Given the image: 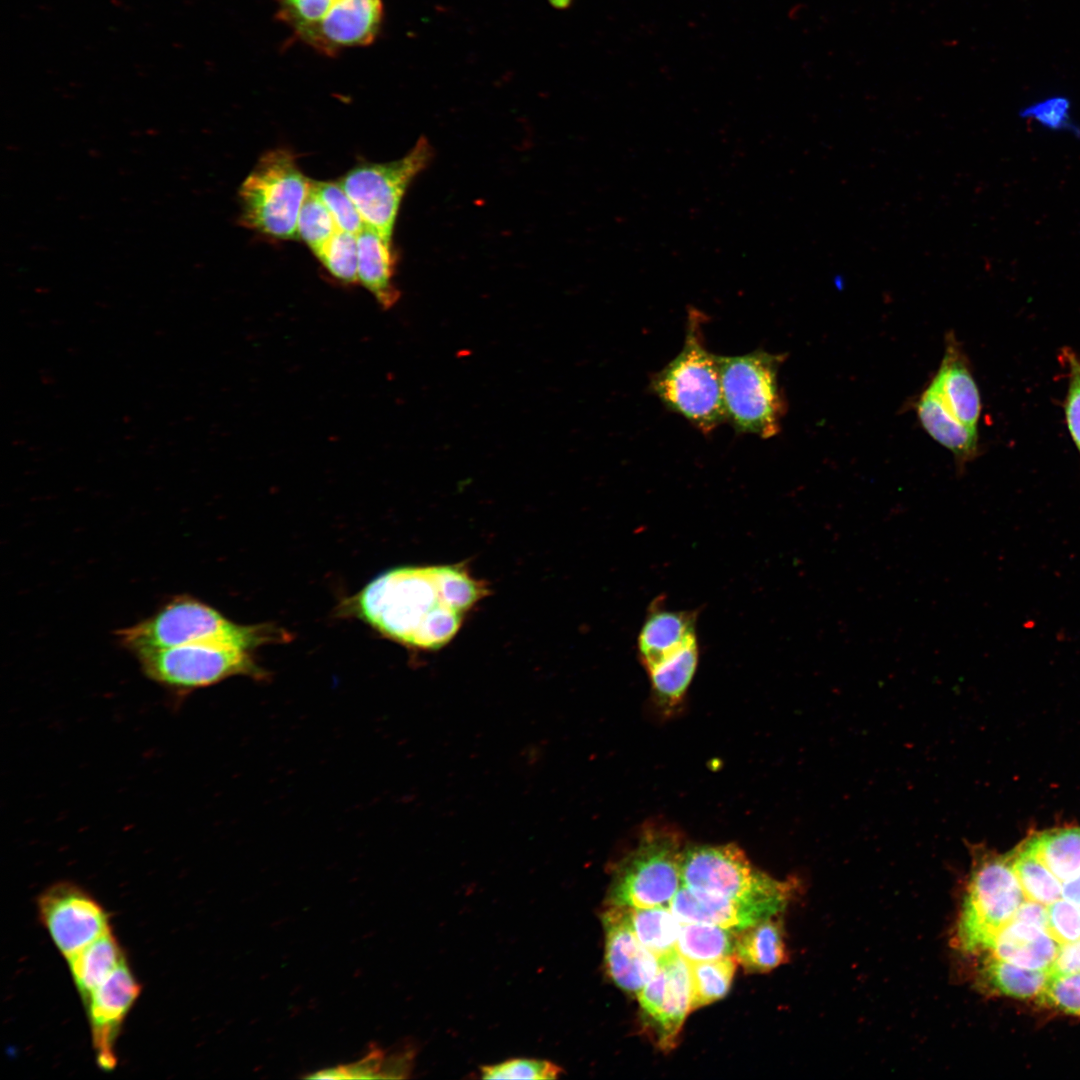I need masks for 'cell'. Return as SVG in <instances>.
<instances>
[{
    "mask_svg": "<svg viewBox=\"0 0 1080 1080\" xmlns=\"http://www.w3.org/2000/svg\"><path fill=\"white\" fill-rule=\"evenodd\" d=\"M487 592L464 565L402 567L370 582L357 598V609L390 638L434 650L456 635Z\"/></svg>",
    "mask_w": 1080,
    "mask_h": 1080,
    "instance_id": "cell-1",
    "label": "cell"
},
{
    "mask_svg": "<svg viewBox=\"0 0 1080 1080\" xmlns=\"http://www.w3.org/2000/svg\"><path fill=\"white\" fill-rule=\"evenodd\" d=\"M705 314L689 308L685 340L680 352L650 380V390L663 405L703 434L727 421L719 355L704 342Z\"/></svg>",
    "mask_w": 1080,
    "mask_h": 1080,
    "instance_id": "cell-2",
    "label": "cell"
},
{
    "mask_svg": "<svg viewBox=\"0 0 1080 1080\" xmlns=\"http://www.w3.org/2000/svg\"><path fill=\"white\" fill-rule=\"evenodd\" d=\"M265 626L233 623L214 608L188 595H178L153 615L115 632L133 654L193 643H223L248 650L273 639Z\"/></svg>",
    "mask_w": 1080,
    "mask_h": 1080,
    "instance_id": "cell-3",
    "label": "cell"
},
{
    "mask_svg": "<svg viewBox=\"0 0 1080 1080\" xmlns=\"http://www.w3.org/2000/svg\"><path fill=\"white\" fill-rule=\"evenodd\" d=\"M972 867L954 943L965 953L988 951L1026 899L1009 855L972 847Z\"/></svg>",
    "mask_w": 1080,
    "mask_h": 1080,
    "instance_id": "cell-4",
    "label": "cell"
},
{
    "mask_svg": "<svg viewBox=\"0 0 1080 1080\" xmlns=\"http://www.w3.org/2000/svg\"><path fill=\"white\" fill-rule=\"evenodd\" d=\"M311 181L288 149L264 153L240 186V224L274 239H297Z\"/></svg>",
    "mask_w": 1080,
    "mask_h": 1080,
    "instance_id": "cell-5",
    "label": "cell"
},
{
    "mask_svg": "<svg viewBox=\"0 0 1080 1080\" xmlns=\"http://www.w3.org/2000/svg\"><path fill=\"white\" fill-rule=\"evenodd\" d=\"M784 358L762 349L719 356L727 421L736 432L767 439L780 431L786 405L778 372Z\"/></svg>",
    "mask_w": 1080,
    "mask_h": 1080,
    "instance_id": "cell-6",
    "label": "cell"
},
{
    "mask_svg": "<svg viewBox=\"0 0 1080 1080\" xmlns=\"http://www.w3.org/2000/svg\"><path fill=\"white\" fill-rule=\"evenodd\" d=\"M683 852L676 833L657 828L645 831L635 849L617 865L607 906H669L682 886Z\"/></svg>",
    "mask_w": 1080,
    "mask_h": 1080,
    "instance_id": "cell-7",
    "label": "cell"
},
{
    "mask_svg": "<svg viewBox=\"0 0 1080 1080\" xmlns=\"http://www.w3.org/2000/svg\"><path fill=\"white\" fill-rule=\"evenodd\" d=\"M432 156V146L422 136L402 158L384 163H359L338 181L364 223L389 244L393 245V230L402 198Z\"/></svg>",
    "mask_w": 1080,
    "mask_h": 1080,
    "instance_id": "cell-8",
    "label": "cell"
},
{
    "mask_svg": "<svg viewBox=\"0 0 1080 1080\" xmlns=\"http://www.w3.org/2000/svg\"><path fill=\"white\" fill-rule=\"evenodd\" d=\"M682 885L730 899L787 905L792 885L756 870L733 844L684 850Z\"/></svg>",
    "mask_w": 1080,
    "mask_h": 1080,
    "instance_id": "cell-9",
    "label": "cell"
},
{
    "mask_svg": "<svg viewBox=\"0 0 1080 1080\" xmlns=\"http://www.w3.org/2000/svg\"><path fill=\"white\" fill-rule=\"evenodd\" d=\"M134 655L148 678L181 692L255 672L247 650L223 643H193Z\"/></svg>",
    "mask_w": 1080,
    "mask_h": 1080,
    "instance_id": "cell-10",
    "label": "cell"
},
{
    "mask_svg": "<svg viewBox=\"0 0 1080 1080\" xmlns=\"http://www.w3.org/2000/svg\"><path fill=\"white\" fill-rule=\"evenodd\" d=\"M39 920L67 960L111 930L103 906L80 886L61 881L37 899Z\"/></svg>",
    "mask_w": 1080,
    "mask_h": 1080,
    "instance_id": "cell-11",
    "label": "cell"
},
{
    "mask_svg": "<svg viewBox=\"0 0 1080 1080\" xmlns=\"http://www.w3.org/2000/svg\"><path fill=\"white\" fill-rule=\"evenodd\" d=\"M657 973L637 993L645 1025L664 1051L675 1047L692 1002L690 963L677 952L659 959Z\"/></svg>",
    "mask_w": 1080,
    "mask_h": 1080,
    "instance_id": "cell-12",
    "label": "cell"
},
{
    "mask_svg": "<svg viewBox=\"0 0 1080 1080\" xmlns=\"http://www.w3.org/2000/svg\"><path fill=\"white\" fill-rule=\"evenodd\" d=\"M141 989L126 959L91 993L84 1004L96 1062L104 1071H111L117 1065L115 1043Z\"/></svg>",
    "mask_w": 1080,
    "mask_h": 1080,
    "instance_id": "cell-13",
    "label": "cell"
},
{
    "mask_svg": "<svg viewBox=\"0 0 1080 1080\" xmlns=\"http://www.w3.org/2000/svg\"><path fill=\"white\" fill-rule=\"evenodd\" d=\"M384 17L382 0H335L315 24L296 37L325 56L371 44Z\"/></svg>",
    "mask_w": 1080,
    "mask_h": 1080,
    "instance_id": "cell-14",
    "label": "cell"
},
{
    "mask_svg": "<svg viewBox=\"0 0 1080 1080\" xmlns=\"http://www.w3.org/2000/svg\"><path fill=\"white\" fill-rule=\"evenodd\" d=\"M605 934L604 964L610 980L635 994L657 973L659 959L634 934L627 909L607 906L601 915Z\"/></svg>",
    "mask_w": 1080,
    "mask_h": 1080,
    "instance_id": "cell-15",
    "label": "cell"
},
{
    "mask_svg": "<svg viewBox=\"0 0 1080 1080\" xmlns=\"http://www.w3.org/2000/svg\"><path fill=\"white\" fill-rule=\"evenodd\" d=\"M669 907L682 923H708L738 932L777 916L786 906L730 899L682 885Z\"/></svg>",
    "mask_w": 1080,
    "mask_h": 1080,
    "instance_id": "cell-16",
    "label": "cell"
},
{
    "mask_svg": "<svg viewBox=\"0 0 1080 1080\" xmlns=\"http://www.w3.org/2000/svg\"><path fill=\"white\" fill-rule=\"evenodd\" d=\"M696 622V611L671 610L663 599L654 600L637 638L638 654L646 670L698 639Z\"/></svg>",
    "mask_w": 1080,
    "mask_h": 1080,
    "instance_id": "cell-17",
    "label": "cell"
},
{
    "mask_svg": "<svg viewBox=\"0 0 1080 1080\" xmlns=\"http://www.w3.org/2000/svg\"><path fill=\"white\" fill-rule=\"evenodd\" d=\"M930 385L961 422L976 429L981 409L979 392L952 333L946 335L944 357Z\"/></svg>",
    "mask_w": 1080,
    "mask_h": 1080,
    "instance_id": "cell-18",
    "label": "cell"
},
{
    "mask_svg": "<svg viewBox=\"0 0 1080 1080\" xmlns=\"http://www.w3.org/2000/svg\"><path fill=\"white\" fill-rule=\"evenodd\" d=\"M1060 946L1045 930L1012 920L997 934L988 951L990 955L1022 968L1049 970Z\"/></svg>",
    "mask_w": 1080,
    "mask_h": 1080,
    "instance_id": "cell-19",
    "label": "cell"
},
{
    "mask_svg": "<svg viewBox=\"0 0 1080 1080\" xmlns=\"http://www.w3.org/2000/svg\"><path fill=\"white\" fill-rule=\"evenodd\" d=\"M357 247L358 282L383 309L391 308L400 296L394 283L393 245L386 242L375 229L364 224L357 234Z\"/></svg>",
    "mask_w": 1080,
    "mask_h": 1080,
    "instance_id": "cell-20",
    "label": "cell"
},
{
    "mask_svg": "<svg viewBox=\"0 0 1080 1080\" xmlns=\"http://www.w3.org/2000/svg\"><path fill=\"white\" fill-rule=\"evenodd\" d=\"M919 420L937 442L950 450L959 470L977 453V430L961 422L930 385L917 404Z\"/></svg>",
    "mask_w": 1080,
    "mask_h": 1080,
    "instance_id": "cell-21",
    "label": "cell"
},
{
    "mask_svg": "<svg viewBox=\"0 0 1080 1080\" xmlns=\"http://www.w3.org/2000/svg\"><path fill=\"white\" fill-rule=\"evenodd\" d=\"M734 956L747 973H767L787 960L781 921L774 917L738 931Z\"/></svg>",
    "mask_w": 1080,
    "mask_h": 1080,
    "instance_id": "cell-22",
    "label": "cell"
},
{
    "mask_svg": "<svg viewBox=\"0 0 1080 1080\" xmlns=\"http://www.w3.org/2000/svg\"><path fill=\"white\" fill-rule=\"evenodd\" d=\"M124 960L126 956L112 930L67 960L83 1004Z\"/></svg>",
    "mask_w": 1080,
    "mask_h": 1080,
    "instance_id": "cell-23",
    "label": "cell"
},
{
    "mask_svg": "<svg viewBox=\"0 0 1080 1080\" xmlns=\"http://www.w3.org/2000/svg\"><path fill=\"white\" fill-rule=\"evenodd\" d=\"M1026 840L1060 881H1067L1080 872V827L1046 830Z\"/></svg>",
    "mask_w": 1080,
    "mask_h": 1080,
    "instance_id": "cell-24",
    "label": "cell"
},
{
    "mask_svg": "<svg viewBox=\"0 0 1080 1080\" xmlns=\"http://www.w3.org/2000/svg\"><path fill=\"white\" fill-rule=\"evenodd\" d=\"M626 909L637 939L658 959L677 952L682 922L669 906Z\"/></svg>",
    "mask_w": 1080,
    "mask_h": 1080,
    "instance_id": "cell-25",
    "label": "cell"
},
{
    "mask_svg": "<svg viewBox=\"0 0 1080 1080\" xmlns=\"http://www.w3.org/2000/svg\"><path fill=\"white\" fill-rule=\"evenodd\" d=\"M980 979L992 992L1028 999L1039 997L1049 979V970H1032L988 955L980 967Z\"/></svg>",
    "mask_w": 1080,
    "mask_h": 1080,
    "instance_id": "cell-26",
    "label": "cell"
},
{
    "mask_svg": "<svg viewBox=\"0 0 1080 1080\" xmlns=\"http://www.w3.org/2000/svg\"><path fill=\"white\" fill-rule=\"evenodd\" d=\"M698 639L648 669L652 689L664 704L675 705L684 696L697 669Z\"/></svg>",
    "mask_w": 1080,
    "mask_h": 1080,
    "instance_id": "cell-27",
    "label": "cell"
},
{
    "mask_svg": "<svg viewBox=\"0 0 1080 1080\" xmlns=\"http://www.w3.org/2000/svg\"><path fill=\"white\" fill-rule=\"evenodd\" d=\"M736 935L714 924L682 923L676 951L689 963L717 960L734 955Z\"/></svg>",
    "mask_w": 1080,
    "mask_h": 1080,
    "instance_id": "cell-28",
    "label": "cell"
},
{
    "mask_svg": "<svg viewBox=\"0 0 1080 1080\" xmlns=\"http://www.w3.org/2000/svg\"><path fill=\"white\" fill-rule=\"evenodd\" d=\"M1008 855L1027 900L1048 906L1062 898L1060 880L1034 853L1026 839Z\"/></svg>",
    "mask_w": 1080,
    "mask_h": 1080,
    "instance_id": "cell-29",
    "label": "cell"
},
{
    "mask_svg": "<svg viewBox=\"0 0 1080 1080\" xmlns=\"http://www.w3.org/2000/svg\"><path fill=\"white\" fill-rule=\"evenodd\" d=\"M736 963L734 955L690 963L692 1010L720 1000L727 994L734 978Z\"/></svg>",
    "mask_w": 1080,
    "mask_h": 1080,
    "instance_id": "cell-30",
    "label": "cell"
},
{
    "mask_svg": "<svg viewBox=\"0 0 1080 1080\" xmlns=\"http://www.w3.org/2000/svg\"><path fill=\"white\" fill-rule=\"evenodd\" d=\"M339 230L328 208L316 193L312 181L298 218V238H301L318 258Z\"/></svg>",
    "mask_w": 1080,
    "mask_h": 1080,
    "instance_id": "cell-31",
    "label": "cell"
},
{
    "mask_svg": "<svg viewBox=\"0 0 1080 1080\" xmlns=\"http://www.w3.org/2000/svg\"><path fill=\"white\" fill-rule=\"evenodd\" d=\"M318 259L336 280L344 284L358 282L357 235L339 229Z\"/></svg>",
    "mask_w": 1080,
    "mask_h": 1080,
    "instance_id": "cell-32",
    "label": "cell"
},
{
    "mask_svg": "<svg viewBox=\"0 0 1080 1080\" xmlns=\"http://www.w3.org/2000/svg\"><path fill=\"white\" fill-rule=\"evenodd\" d=\"M1071 107L1068 97L1052 95L1023 107L1019 115L1023 119L1037 123L1042 128L1070 133L1080 139V126L1072 118Z\"/></svg>",
    "mask_w": 1080,
    "mask_h": 1080,
    "instance_id": "cell-33",
    "label": "cell"
},
{
    "mask_svg": "<svg viewBox=\"0 0 1080 1080\" xmlns=\"http://www.w3.org/2000/svg\"><path fill=\"white\" fill-rule=\"evenodd\" d=\"M483 1079H557L563 1073L555 1063L534 1058H511L499 1063L484 1065L480 1068Z\"/></svg>",
    "mask_w": 1080,
    "mask_h": 1080,
    "instance_id": "cell-34",
    "label": "cell"
},
{
    "mask_svg": "<svg viewBox=\"0 0 1080 1080\" xmlns=\"http://www.w3.org/2000/svg\"><path fill=\"white\" fill-rule=\"evenodd\" d=\"M312 185L331 213L337 227L357 235L365 223L340 183L312 180Z\"/></svg>",
    "mask_w": 1080,
    "mask_h": 1080,
    "instance_id": "cell-35",
    "label": "cell"
},
{
    "mask_svg": "<svg viewBox=\"0 0 1080 1080\" xmlns=\"http://www.w3.org/2000/svg\"><path fill=\"white\" fill-rule=\"evenodd\" d=\"M1039 1000L1046 1006L1080 1016V973H1050Z\"/></svg>",
    "mask_w": 1080,
    "mask_h": 1080,
    "instance_id": "cell-36",
    "label": "cell"
},
{
    "mask_svg": "<svg viewBox=\"0 0 1080 1080\" xmlns=\"http://www.w3.org/2000/svg\"><path fill=\"white\" fill-rule=\"evenodd\" d=\"M1048 933L1060 944L1080 939V906L1066 899H1058L1047 906Z\"/></svg>",
    "mask_w": 1080,
    "mask_h": 1080,
    "instance_id": "cell-37",
    "label": "cell"
},
{
    "mask_svg": "<svg viewBox=\"0 0 1080 1080\" xmlns=\"http://www.w3.org/2000/svg\"><path fill=\"white\" fill-rule=\"evenodd\" d=\"M335 0H277V17L294 34L318 22Z\"/></svg>",
    "mask_w": 1080,
    "mask_h": 1080,
    "instance_id": "cell-38",
    "label": "cell"
},
{
    "mask_svg": "<svg viewBox=\"0 0 1080 1080\" xmlns=\"http://www.w3.org/2000/svg\"><path fill=\"white\" fill-rule=\"evenodd\" d=\"M1064 354L1069 368L1065 415L1070 434L1080 452V358L1071 351Z\"/></svg>",
    "mask_w": 1080,
    "mask_h": 1080,
    "instance_id": "cell-39",
    "label": "cell"
},
{
    "mask_svg": "<svg viewBox=\"0 0 1080 1080\" xmlns=\"http://www.w3.org/2000/svg\"><path fill=\"white\" fill-rule=\"evenodd\" d=\"M384 1053L373 1048L363 1059L346 1066L326 1069L310 1075V1078H381Z\"/></svg>",
    "mask_w": 1080,
    "mask_h": 1080,
    "instance_id": "cell-40",
    "label": "cell"
},
{
    "mask_svg": "<svg viewBox=\"0 0 1080 1080\" xmlns=\"http://www.w3.org/2000/svg\"><path fill=\"white\" fill-rule=\"evenodd\" d=\"M1049 972L1051 974L1080 973V939L1060 946Z\"/></svg>",
    "mask_w": 1080,
    "mask_h": 1080,
    "instance_id": "cell-41",
    "label": "cell"
},
{
    "mask_svg": "<svg viewBox=\"0 0 1080 1080\" xmlns=\"http://www.w3.org/2000/svg\"><path fill=\"white\" fill-rule=\"evenodd\" d=\"M1013 920L1037 926L1048 932L1047 906L1038 902L1029 900L1023 902L1016 911Z\"/></svg>",
    "mask_w": 1080,
    "mask_h": 1080,
    "instance_id": "cell-42",
    "label": "cell"
},
{
    "mask_svg": "<svg viewBox=\"0 0 1080 1080\" xmlns=\"http://www.w3.org/2000/svg\"><path fill=\"white\" fill-rule=\"evenodd\" d=\"M1062 897L1080 906V872L1072 878L1064 881Z\"/></svg>",
    "mask_w": 1080,
    "mask_h": 1080,
    "instance_id": "cell-43",
    "label": "cell"
},
{
    "mask_svg": "<svg viewBox=\"0 0 1080 1080\" xmlns=\"http://www.w3.org/2000/svg\"><path fill=\"white\" fill-rule=\"evenodd\" d=\"M573 0H549L550 4L557 9H566L570 7Z\"/></svg>",
    "mask_w": 1080,
    "mask_h": 1080,
    "instance_id": "cell-44",
    "label": "cell"
}]
</instances>
